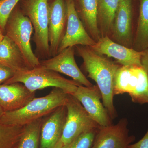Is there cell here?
<instances>
[{
    "instance_id": "cell-27",
    "label": "cell",
    "mask_w": 148,
    "mask_h": 148,
    "mask_svg": "<svg viewBox=\"0 0 148 148\" xmlns=\"http://www.w3.org/2000/svg\"><path fill=\"white\" fill-rule=\"evenodd\" d=\"M141 64L148 75V48L143 51L141 58Z\"/></svg>"
},
{
    "instance_id": "cell-29",
    "label": "cell",
    "mask_w": 148,
    "mask_h": 148,
    "mask_svg": "<svg viewBox=\"0 0 148 148\" xmlns=\"http://www.w3.org/2000/svg\"><path fill=\"white\" fill-rule=\"evenodd\" d=\"M4 36L5 35L3 34V32L0 29V42L2 41Z\"/></svg>"
},
{
    "instance_id": "cell-17",
    "label": "cell",
    "mask_w": 148,
    "mask_h": 148,
    "mask_svg": "<svg viewBox=\"0 0 148 148\" xmlns=\"http://www.w3.org/2000/svg\"><path fill=\"white\" fill-rule=\"evenodd\" d=\"M0 63L8 66L15 72L32 69L18 47L6 35L0 42Z\"/></svg>"
},
{
    "instance_id": "cell-22",
    "label": "cell",
    "mask_w": 148,
    "mask_h": 148,
    "mask_svg": "<svg viewBox=\"0 0 148 148\" xmlns=\"http://www.w3.org/2000/svg\"><path fill=\"white\" fill-rule=\"evenodd\" d=\"M24 126H13L0 123V148H17Z\"/></svg>"
},
{
    "instance_id": "cell-1",
    "label": "cell",
    "mask_w": 148,
    "mask_h": 148,
    "mask_svg": "<svg viewBox=\"0 0 148 148\" xmlns=\"http://www.w3.org/2000/svg\"><path fill=\"white\" fill-rule=\"evenodd\" d=\"M75 47L78 55L83 60V65L87 77L97 84L103 105L113 120L117 116L114 104V89L116 75L121 66L90 47L77 45Z\"/></svg>"
},
{
    "instance_id": "cell-16",
    "label": "cell",
    "mask_w": 148,
    "mask_h": 148,
    "mask_svg": "<svg viewBox=\"0 0 148 148\" xmlns=\"http://www.w3.org/2000/svg\"><path fill=\"white\" fill-rule=\"evenodd\" d=\"M32 92L21 83L0 85V106L5 112L21 108L35 98Z\"/></svg>"
},
{
    "instance_id": "cell-26",
    "label": "cell",
    "mask_w": 148,
    "mask_h": 148,
    "mask_svg": "<svg viewBox=\"0 0 148 148\" xmlns=\"http://www.w3.org/2000/svg\"><path fill=\"white\" fill-rule=\"evenodd\" d=\"M128 148H148V130L141 140L134 144H130Z\"/></svg>"
},
{
    "instance_id": "cell-4",
    "label": "cell",
    "mask_w": 148,
    "mask_h": 148,
    "mask_svg": "<svg viewBox=\"0 0 148 148\" xmlns=\"http://www.w3.org/2000/svg\"><path fill=\"white\" fill-rule=\"evenodd\" d=\"M22 11L29 18L34 30L33 40L36 55L39 58H50L48 39V0H23Z\"/></svg>"
},
{
    "instance_id": "cell-10",
    "label": "cell",
    "mask_w": 148,
    "mask_h": 148,
    "mask_svg": "<svg viewBox=\"0 0 148 148\" xmlns=\"http://www.w3.org/2000/svg\"><path fill=\"white\" fill-rule=\"evenodd\" d=\"M40 63L43 67L71 77L73 80L82 85L87 87L93 86L77 65L74 47L67 48L55 56L42 60Z\"/></svg>"
},
{
    "instance_id": "cell-7",
    "label": "cell",
    "mask_w": 148,
    "mask_h": 148,
    "mask_svg": "<svg viewBox=\"0 0 148 148\" xmlns=\"http://www.w3.org/2000/svg\"><path fill=\"white\" fill-rule=\"evenodd\" d=\"M148 92V75L142 66H120L114 82V95L127 93L132 102L141 104Z\"/></svg>"
},
{
    "instance_id": "cell-9",
    "label": "cell",
    "mask_w": 148,
    "mask_h": 148,
    "mask_svg": "<svg viewBox=\"0 0 148 148\" xmlns=\"http://www.w3.org/2000/svg\"><path fill=\"white\" fill-rule=\"evenodd\" d=\"M71 95L79 101L90 117L100 126L112 124V120L101 103L102 95L97 85L91 87L80 85Z\"/></svg>"
},
{
    "instance_id": "cell-8",
    "label": "cell",
    "mask_w": 148,
    "mask_h": 148,
    "mask_svg": "<svg viewBox=\"0 0 148 148\" xmlns=\"http://www.w3.org/2000/svg\"><path fill=\"white\" fill-rule=\"evenodd\" d=\"M65 1L67 10V26L58 53L71 47L93 46L96 42L90 36L83 24L76 8L75 0H65Z\"/></svg>"
},
{
    "instance_id": "cell-28",
    "label": "cell",
    "mask_w": 148,
    "mask_h": 148,
    "mask_svg": "<svg viewBox=\"0 0 148 148\" xmlns=\"http://www.w3.org/2000/svg\"><path fill=\"white\" fill-rule=\"evenodd\" d=\"M145 103H148V92L147 94L143 98L141 104H145Z\"/></svg>"
},
{
    "instance_id": "cell-20",
    "label": "cell",
    "mask_w": 148,
    "mask_h": 148,
    "mask_svg": "<svg viewBox=\"0 0 148 148\" xmlns=\"http://www.w3.org/2000/svg\"><path fill=\"white\" fill-rule=\"evenodd\" d=\"M137 26L132 48L143 51L148 48V0H139Z\"/></svg>"
},
{
    "instance_id": "cell-21",
    "label": "cell",
    "mask_w": 148,
    "mask_h": 148,
    "mask_svg": "<svg viewBox=\"0 0 148 148\" xmlns=\"http://www.w3.org/2000/svg\"><path fill=\"white\" fill-rule=\"evenodd\" d=\"M42 120L43 118L24 125L17 148H39Z\"/></svg>"
},
{
    "instance_id": "cell-25",
    "label": "cell",
    "mask_w": 148,
    "mask_h": 148,
    "mask_svg": "<svg viewBox=\"0 0 148 148\" xmlns=\"http://www.w3.org/2000/svg\"><path fill=\"white\" fill-rule=\"evenodd\" d=\"M15 73L10 67L0 63V85L12 77Z\"/></svg>"
},
{
    "instance_id": "cell-2",
    "label": "cell",
    "mask_w": 148,
    "mask_h": 148,
    "mask_svg": "<svg viewBox=\"0 0 148 148\" xmlns=\"http://www.w3.org/2000/svg\"><path fill=\"white\" fill-rule=\"evenodd\" d=\"M69 94L61 88H54L47 95L34 98L21 109L5 112L0 118V123L7 125L24 126L66 105Z\"/></svg>"
},
{
    "instance_id": "cell-30",
    "label": "cell",
    "mask_w": 148,
    "mask_h": 148,
    "mask_svg": "<svg viewBox=\"0 0 148 148\" xmlns=\"http://www.w3.org/2000/svg\"><path fill=\"white\" fill-rule=\"evenodd\" d=\"M4 112V111L3 110L2 108L0 106V118L1 117L3 114Z\"/></svg>"
},
{
    "instance_id": "cell-32",
    "label": "cell",
    "mask_w": 148,
    "mask_h": 148,
    "mask_svg": "<svg viewBox=\"0 0 148 148\" xmlns=\"http://www.w3.org/2000/svg\"><path fill=\"white\" fill-rule=\"evenodd\" d=\"M2 1V0H0V1Z\"/></svg>"
},
{
    "instance_id": "cell-11",
    "label": "cell",
    "mask_w": 148,
    "mask_h": 148,
    "mask_svg": "<svg viewBox=\"0 0 148 148\" xmlns=\"http://www.w3.org/2000/svg\"><path fill=\"white\" fill-rule=\"evenodd\" d=\"M135 1L120 0L111 33L115 42L130 48H132L135 36L133 18Z\"/></svg>"
},
{
    "instance_id": "cell-23",
    "label": "cell",
    "mask_w": 148,
    "mask_h": 148,
    "mask_svg": "<svg viewBox=\"0 0 148 148\" xmlns=\"http://www.w3.org/2000/svg\"><path fill=\"white\" fill-rule=\"evenodd\" d=\"M99 127L92 128L83 132L71 143L67 145V148H92Z\"/></svg>"
},
{
    "instance_id": "cell-24",
    "label": "cell",
    "mask_w": 148,
    "mask_h": 148,
    "mask_svg": "<svg viewBox=\"0 0 148 148\" xmlns=\"http://www.w3.org/2000/svg\"><path fill=\"white\" fill-rule=\"evenodd\" d=\"M21 0H2L0 1V29L5 32L7 22L14 9Z\"/></svg>"
},
{
    "instance_id": "cell-12",
    "label": "cell",
    "mask_w": 148,
    "mask_h": 148,
    "mask_svg": "<svg viewBox=\"0 0 148 148\" xmlns=\"http://www.w3.org/2000/svg\"><path fill=\"white\" fill-rule=\"evenodd\" d=\"M67 21L65 0H53L49 4L48 25L50 57L58 53L66 33Z\"/></svg>"
},
{
    "instance_id": "cell-18",
    "label": "cell",
    "mask_w": 148,
    "mask_h": 148,
    "mask_svg": "<svg viewBox=\"0 0 148 148\" xmlns=\"http://www.w3.org/2000/svg\"><path fill=\"white\" fill-rule=\"evenodd\" d=\"M79 15L90 36L97 42L101 38L98 29V0H79Z\"/></svg>"
},
{
    "instance_id": "cell-13",
    "label": "cell",
    "mask_w": 148,
    "mask_h": 148,
    "mask_svg": "<svg viewBox=\"0 0 148 148\" xmlns=\"http://www.w3.org/2000/svg\"><path fill=\"white\" fill-rule=\"evenodd\" d=\"M127 124L122 119L116 125L100 126L92 148H128L135 138L129 135Z\"/></svg>"
},
{
    "instance_id": "cell-6",
    "label": "cell",
    "mask_w": 148,
    "mask_h": 148,
    "mask_svg": "<svg viewBox=\"0 0 148 148\" xmlns=\"http://www.w3.org/2000/svg\"><path fill=\"white\" fill-rule=\"evenodd\" d=\"M67 115L62 136L54 148L69 145L83 132L100 127L90 117L83 106L73 95L69 94L66 104Z\"/></svg>"
},
{
    "instance_id": "cell-14",
    "label": "cell",
    "mask_w": 148,
    "mask_h": 148,
    "mask_svg": "<svg viewBox=\"0 0 148 148\" xmlns=\"http://www.w3.org/2000/svg\"><path fill=\"white\" fill-rule=\"evenodd\" d=\"M90 47L97 53L116 59L121 66H142L143 51L122 45L108 36L101 37L95 45Z\"/></svg>"
},
{
    "instance_id": "cell-5",
    "label": "cell",
    "mask_w": 148,
    "mask_h": 148,
    "mask_svg": "<svg viewBox=\"0 0 148 148\" xmlns=\"http://www.w3.org/2000/svg\"><path fill=\"white\" fill-rule=\"evenodd\" d=\"M34 31L29 18L16 5L7 22L5 35L18 47L31 69L40 66L39 58L33 52L31 45V37Z\"/></svg>"
},
{
    "instance_id": "cell-19",
    "label": "cell",
    "mask_w": 148,
    "mask_h": 148,
    "mask_svg": "<svg viewBox=\"0 0 148 148\" xmlns=\"http://www.w3.org/2000/svg\"><path fill=\"white\" fill-rule=\"evenodd\" d=\"M120 0H98L97 20L101 37L109 36Z\"/></svg>"
},
{
    "instance_id": "cell-31",
    "label": "cell",
    "mask_w": 148,
    "mask_h": 148,
    "mask_svg": "<svg viewBox=\"0 0 148 148\" xmlns=\"http://www.w3.org/2000/svg\"><path fill=\"white\" fill-rule=\"evenodd\" d=\"M61 148H67V147H66V146H64V147H62Z\"/></svg>"
},
{
    "instance_id": "cell-3",
    "label": "cell",
    "mask_w": 148,
    "mask_h": 148,
    "mask_svg": "<svg viewBox=\"0 0 148 148\" xmlns=\"http://www.w3.org/2000/svg\"><path fill=\"white\" fill-rule=\"evenodd\" d=\"M16 82L23 84L32 92L48 87H53L61 88L69 94H73L79 86L82 85L41 65L34 69L15 72L13 76L4 84Z\"/></svg>"
},
{
    "instance_id": "cell-15",
    "label": "cell",
    "mask_w": 148,
    "mask_h": 148,
    "mask_svg": "<svg viewBox=\"0 0 148 148\" xmlns=\"http://www.w3.org/2000/svg\"><path fill=\"white\" fill-rule=\"evenodd\" d=\"M67 115L64 105L43 118L39 148H55L62 136Z\"/></svg>"
}]
</instances>
